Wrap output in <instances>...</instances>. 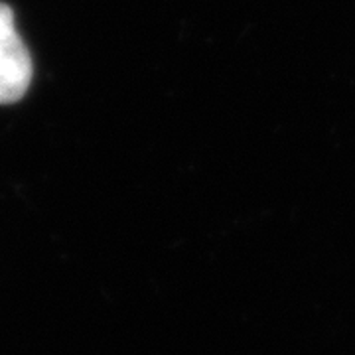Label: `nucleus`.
Returning <instances> with one entry per match:
<instances>
[{"mask_svg":"<svg viewBox=\"0 0 355 355\" xmlns=\"http://www.w3.org/2000/svg\"><path fill=\"white\" fill-rule=\"evenodd\" d=\"M32 71V58L16 32L12 8L0 2V105H12L24 97Z\"/></svg>","mask_w":355,"mask_h":355,"instance_id":"1","label":"nucleus"}]
</instances>
